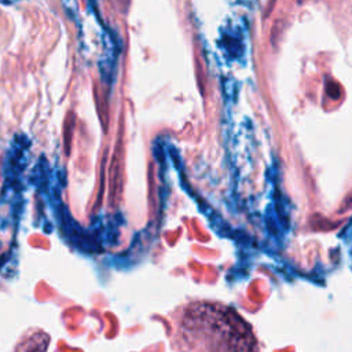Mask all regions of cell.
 <instances>
[{
  "label": "cell",
  "mask_w": 352,
  "mask_h": 352,
  "mask_svg": "<svg viewBox=\"0 0 352 352\" xmlns=\"http://www.w3.org/2000/svg\"><path fill=\"white\" fill-rule=\"evenodd\" d=\"M177 337L180 352H257L245 322L230 308L213 304L188 307Z\"/></svg>",
  "instance_id": "1"
},
{
  "label": "cell",
  "mask_w": 352,
  "mask_h": 352,
  "mask_svg": "<svg viewBox=\"0 0 352 352\" xmlns=\"http://www.w3.org/2000/svg\"><path fill=\"white\" fill-rule=\"evenodd\" d=\"M48 338L44 334H34L29 344L25 346L23 352H45Z\"/></svg>",
  "instance_id": "2"
},
{
  "label": "cell",
  "mask_w": 352,
  "mask_h": 352,
  "mask_svg": "<svg viewBox=\"0 0 352 352\" xmlns=\"http://www.w3.org/2000/svg\"><path fill=\"white\" fill-rule=\"evenodd\" d=\"M297 1H298V3H301V1H305V0H297Z\"/></svg>",
  "instance_id": "3"
}]
</instances>
